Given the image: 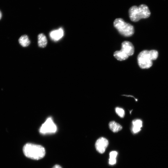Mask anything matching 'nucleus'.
Instances as JSON below:
<instances>
[{
    "label": "nucleus",
    "instance_id": "1",
    "mask_svg": "<svg viewBox=\"0 0 168 168\" xmlns=\"http://www.w3.org/2000/svg\"><path fill=\"white\" fill-rule=\"evenodd\" d=\"M158 52L155 50H144L138 55V62L139 67L142 69L148 68L152 65V60L156 59Z\"/></svg>",
    "mask_w": 168,
    "mask_h": 168
},
{
    "label": "nucleus",
    "instance_id": "2",
    "mask_svg": "<svg viewBox=\"0 0 168 168\" xmlns=\"http://www.w3.org/2000/svg\"><path fill=\"white\" fill-rule=\"evenodd\" d=\"M23 151L26 157L35 160L43 158L45 154V149L43 146L31 143L26 144L23 147Z\"/></svg>",
    "mask_w": 168,
    "mask_h": 168
},
{
    "label": "nucleus",
    "instance_id": "3",
    "mask_svg": "<svg viewBox=\"0 0 168 168\" xmlns=\"http://www.w3.org/2000/svg\"><path fill=\"white\" fill-rule=\"evenodd\" d=\"M128 13L130 20L133 22L138 21L141 19L147 18L151 14L148 7L144 4L138 7H131L129 9Z\"/></svg>",
    "mask_w": 168,
    "mask_h": 168
},
{
    "label": "nucleus",
    "instance_id": "4",
    "mask_svg": "<svg viewBox=\"0 0 168 168\" xmlns=\"http://www.w3.org/2000/svg\"><path fill=\"white\" fill-rule=\"evenodd\" d=\"M121 49L119 51H116L114 54V56L118 60H124L130 56L133 55L134 49L131 43L128 41L123 42L121 45Z\"/></svg>",
    "mask_w": 168,
    "mask_h": 168
},
{
    "label": "nucleus",
    "instance_id": "5",
    "mask_svg": "<svg viewBox=\"0 0 168 168\" xmlns=\"http://www.w3.org/2000/svg\"><path fill=\"white\" fill-rule=\"evenodd\" d=\"M114 26L121 35L125 36H130L134 34L133 26L125 22L122 18L116 19L114 22Z\"/></svg>",
    "mask_w": 168,
    "mask_h": 168
},
{
    "label": "nucleus",
    "instance_id": "6",
    "mask_svg": "<svg viewBox=\"0 0 168 168\" xmlns=\"http://www.w3.org/2000/svg\"><path fill=\"white\" fill-rule=\"evenodd\" d=\"M57 127L51 117L48 118L40 127L39 131L43 134L55 133L57 130Z\"/></svg>",
    "mask_w": 168,
    "mask_h": 168
},
{
    "label": "nucleus",
    "instance_id": "7",
    "mask_svg": "<svg viewBox=\"0 0 168 168\" xmlns=\"http://www.w3.org/2000/svg\"><path fill=\"white\" fill-rule=\"evenodd\" d=\"M109 144L107 139L104 137H100L96 141L95 147L96 150L100 153H103L105 152Z\"/></svg>",
    "mask_w": 168,
    "mask_h": 168
},
{
    "label": "nucleus",
    "instance_id": "8",
    "mask_svg": "<svg viewBox=\"0 0 168 168\" xmlns=\"http://www.w3.org/2000/svg\"><path fill=\"white\" fill-rule=\"evenodd\" d=\"M64 31L62 27L56 30H54L50 32L49 36L53 40L57 41L61 39L63 36Z\"/></svg>",
    "mask_w": 168,
    "mask_h": 168
},
{
    "label": "nucleus",
    "instance_id": "9",
    "mask_svg": "<svg viewBox=\"0 0 168 168\" xmlns=\"http://www.w3.org/2000/svg\"><path fill=\"white\" fill-rule=\"evenodd\" d=\"M142 127V122L139 119H136L133 120L131 127V131L134 134L140 132Z\"/></svg>",
    "mask_w": 168,
    "mask_h": 168
},
{
    "label": "nucleus",
    "instance_id": "10",
    "mask_svg": "<svg viewBox=\"0 0 168 168\" xmlns=\"http://www.w3.org/2000/svg\"><path fill=\"white\" fill-rule=\"evenodd\" d=\"M109 126L110 130L114 133L118 132L122 129L121 125L114 121L109 122Z\"/></svg>",
    "mask_w": 168,
    "mask_h": 168
},
{
    "label": "nucleus",
    "instance_id": "11",
    "mask_svg": "<svg viewBox=\"0 0 168 168\" xmlns=\"http://www.w3.org/2000/svg\"><path fill=\"white\" fill-rule=\"evenodd\" d=\"M38 43L39 47L44 48L47 44V40L45 35L43 33L40 34L38 36Z\"/></svg>",
    "mask_w": 168,
    "mask_h": 168
},
{
    "label": "nucleus",
    "instance_id": "12",
    "mask_svg": "<svg viewBox=\"0 0 168 168\" xmlns=\"http://www.w3.org/2000/svg\"><path fill=\"white\" fill-rule=\"evenodd\" d=\"M19 42L21 45L24 47L28 46L30 44L28 36L26 35L20 37L19 39Z\"/></svg>",
    "mask_w": 168,
    "mask_h": 168
},
{
    "label": "nucleus",
    "instance_id": "13",
    "mask_svg": "<svg viewBox=\"0 0 168 168\" xmlns=\"http://www.w3.org/2000/svg\"><path fill=\"white\" fill-rule=\"evenodd\" d=\"M118 154L116 151H112L110 153L109 164L110 165H114L116 163V158Z\"/></svg>",
    "mask_w": 168,
    "mask_h": 168
},
{
    "label": "nucleus",
    "instance_id": "14",
    "mask_svg": "<svg viewBox=\"0 0 168 168\" xmlns=\"http://www.w3.org/2000/svg\"><path fill=\"white\" fill-rule=\"evenodd\" d=\"M115 111L116 114L120 118H123L125 115V111L124 110L119 107H116L115 108Z\"/></svg>",
    "mask_w": 168,
    "mask_h": 168
},
{
    "label": "nucleus",
    "instance_id": "15",
    "mask_svg": "<svg viewBox=\"0 0 168 168\" xmlns=\"http://www.w3.org/2000/svg\"><path fill=\"white\" fill-rule=\"evenodd\" d=\"M52 168H62L61 166L58 165H55Z\"/></svg>",
    "mask_w": 168,
    "mask_h": 168
},
{
    "label": "nucleus",
    "instance_id": "16",
    "mask_svg": "<svg viewBox=\"0 0 168 168\" xmlns=\"http://www.w3.org/2000/svg\"><path fill=\"white\" fill-rule=\"evenodd\" d=\"M2 16V14L1 12L0 11V20L1 19Z\"/></svg>",
    "mask_w": 168,
    "mask_h": 168
}]
</instances>
